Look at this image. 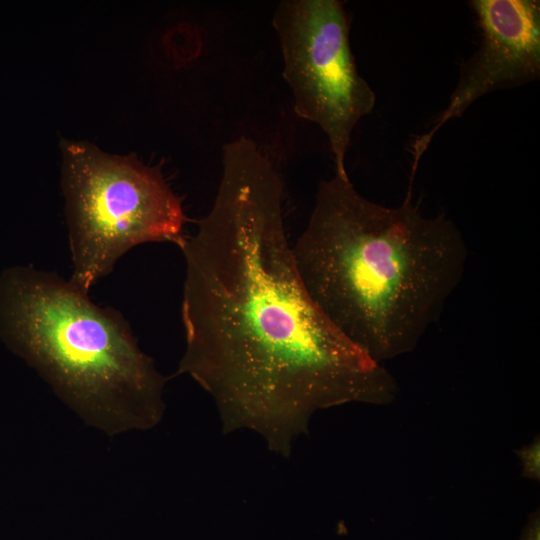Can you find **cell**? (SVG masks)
I'll return each instance as SVG.
<instances>
[{
  "instance_id": "1",
  "label": "cell",
  "mask_w": 540,
  "mask_h": 540,
  "mask_svg": "<svg viewBox=\"0 0 540 540\" xmlns=\"http://www.w3.org/2000/svg\"><path fill=\"white\" fill-rule=\"evenodd\" d=\"M283 201V180L254 140L223 146L212 207L179 247L185 350L176 373L213 398L223 433L255 432L289 457L315 412L385 402L396 384L310 297Z\"/></svg>"
},
{
  "instance_id": "2",
  "label": "cell",
  "mask_w": 540,
  "mask_h": 540,
  "mask_svg": "<svg viewBox=\"0 0 540 540\" xmlns=\"http://www.w3.org/2000/svg\"><path fill=\"white\" fill-rule=\"evenodd\" d=\"M312 300L373 361L412 351L462 280L467 247L443 215L412 201L387 207L348 175L319 182L308 223L292 245Z\"/></svg>"
},
{
  "instance_id": "3",
  "label": "cell",
  "mask_w": 540,
  "mask_h": 540,
  "mask_svg": "<svg viewBox=\"0 0 540 540\" xmlns=\"http://www.w3.org/2000/svg\"><path fill=\"white\" fill-rule=\"evenodd\" d=\"M0 338L86 424L109 436L149 430L163 418L167 378L127 320L55 272L3 271Z\"/></svg>"
},
{
  "instance_id": "4",
  "label": "cell",
  "mask_w": 540,
  "mask_h": 540,
  "mask_svg": "<svg viewBox=\"0 0 540 540\" xmlns=\"http://www.w3.org/2000/svg\"><path fill=\"white\" fill-rule=\"evenodd\" d=\"M70 281L89 293L130 249L149 242L180 247L186 236L182 198L161 165L114 155L87 141H61Z\"/></svg>"
},
{
  "instance_id": "5",
  "label": "cell",
  "mask_w": 540,
  "mask_h": 540,
  "mask_svg": "<svg viewBox=\"0 0 540 540\" xmlns=\"http://www.w3.org/2000/svg\"><path fill=\"white\" fill-rule=\"evenodd\" d=\"M272 26L294 112L324 132L335 173L348 175L345 159L352 133L372 112L376 94L358 72L342 2L282 0Z\"/></svg>"
},
{
  "instance_id": "6",
  "label": "cell",
  "mask_w": 540,
  "mask_h": 540,
  "mask_svg": "<svg viewBox=\"0 0 540 540\" xmlns=\"http://www.w3.org/2000/svg\"><path fill=\"white\" fill-rule=\"evenodd\" d=\"M470 6L481 28L480 46L463 64L446 108L431 128L414 140L412 175H415L421 155L446 122L461 116L485 94L539 78L540 2L474 0Z\"/></svg>"
},
{
  "instance_id": "7",
  "label": "cell",
  "mask_w": 540,
  "mask_h": 540,
  "mask_svg": "<svg viewBox=\"0 0 540 540\" xmlns=\"http://www.w3.org/2000/svg\"><path fill=\"white\" fill-rule=\"evenodd\" d=\"M523 467V476L530 479L540 478V444L535 439L531 444L517 451Z\"/></svg>"
},
{
  "instance_id": "8",
  "label": "cell",
  "mask_w": 540,
  "mask_h": 540,
  "mask_svg": "<svg viewBox=\"0 0 540 540\" xmlns=\"http://www.w3.org/2000/svg\"><path fill=\"white\" fill-rule=\"evenodd\" d=\"M520 540H540V517L539 511L533 512L524 527Z\"/></svg>"
}]
</instances>
